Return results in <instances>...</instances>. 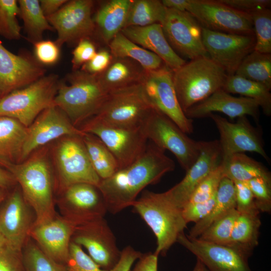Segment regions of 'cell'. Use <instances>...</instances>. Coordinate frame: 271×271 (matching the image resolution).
Wrapping results in <instances>:
<instances>
[{
	"mask_svg": "<svg viewBox=\"0 0 271 271\" xmlns=\"http://www.w3.org/2000/svg\"><path fill=\"white\" fill-rule=\"evenodd\" d=\"M112 56L109 51L103 49L97 51L94 57L81 67L88 73L98 75L103 72L110 64Z\"/></svg>",
	"mask_w": 271,
	"mask_h": 271,
	"instance_id": "816d5d0a",
	"label": "cell"
},
{
	"mask_svg": "<svg viewBox=\"0 0 271 271\" xmlns=\"http://www.w3.org/2000/svg\"><path fill=\"white\" fill-rule=\"evenodd\" d=\"M164 35L175 52L190 60L209 57L202 40V27L188 12L166 8L162 24Z\"/></svg>",
	"mask_w": 271,
	"mask_h": 271,
	"instance_id": "5bb4252c",
	"label": "cell"
},
{
	"mask_svg": "<svg viewBox=\"0 0 271 271\" xmlns=\"http://www.w3.org/2000/svg\"><path fill=\"white\" fill-rule=\"evenodd\" d=\"M142 254L131 246H126L121 251L117 263L109 271H130L132 264Z\"/></svg>",
	"mask_w": 271,
	"mask_h": 271,
	"instance_id": "db71d44e",
	"label": "cell"
},
{
	"mask_svg": "<svg viewBox=\"0 0 271 271\" xmlns=\"http://www.w3.org/2000/svg\"><path fill=\"white\" fill-rule=\"evenodd\" d=\"M222 152L218 140L201 141L199 155L194 164L186 172L183 179L166 191L170 200L182 209L192 194L205 178L221 164Z\"/></svg>",
	"mask_w": 271,
	"mask_h": 271,
	"instance_id": "ffe728a7",
	"label": "cell"
},
{
	"mask_svg": "<svg viewBox=\"0 0 271 271\" xmlns=\"http://www.w3.org/2000/svg\"><path fill=\"white\" fill-rule=\"evenodd\" d=\"M47 147L33 152L19 163L0 162L14 176L23 197L33 209V225L47 222L55 216L54 200V172L50 151Z\"/></svg>",
	"mask_w": 271,
	"mask_h": 271,
	"instance_id": "7a4b0ae2",
	"label": "cell"
},
{
	"mask_svg": "<svg viewBox=\"0 0 271 271\" xmlns=\"http://www.w3.org/2000/svg\"><path fill=\"white\" fill-rule=\"evenodd\" d=\"M235 187L236 209L239 213L259 214L253 194L245 182H233Z\"/></svg>",
	"mask_w": 271,
	"mask_h": 271,
	"instance_id": "bcb514c9",
	"label": "cell"
},
{
	"mask_svg": "<svg viewBox=\"0 0 271 271\" xmlns=\"http://www.w3.org/2000/svg\"><path fill=\"white\" fill-rule=\"evenodd\" d=\"M75 227L66 218L55 216L44 223L33 225L29 236L48 256L65 265Z\"/></svg>",
	"mask_w": 271,
	"mask_h": 271,
	"instance_id": "cb8c5ba5",
	"label": "cell"
},
{
	"mask_svg": "<svg viewBox=\"0 0 271 271\" xmlns=\"http://www.w3.org/2000/svg\"><path fill=\"white\" fill-rule=\"evenodd\" d=\"M143 127L148 140L160 149L171 152L186 172L197 160L201 141L189 137L161 111L153 108Z\"/></svg>",
	"mask_w": 271,
	"mask_h": 271,
	"instance_id": "9c48e42d",
	"label": "cell"
},
{
	"mask_svg": "<svg viewBox=\"0 0 271 271\" xmlns=\"http://www.w3.org/2000/svg\"><path fill=\"white\" fill-rule=\"evenodd\" d=\"M71 241L85 248L89 256L103 269L109 271L119 259L121 251L104 217L76 225Z\"/></svg>",
	"mask_w": 271,
	"mask_h": 271,
	"instance_id": "4fadbf2b",
	"label": "cell"
},
{
	"mask_svg": "<svg viewBox=\"0 0 271 271\" xmlns=\"http://www.w3.org/2000/svg\"><path fill=\"white\" fill-rule=\"evenodd\" d=\"M82 140L91 165L101 180L110 177L119 169L113 155L98 137L84 132Z\"/></svg>",
	"mask_w": 271,
	"mask_h": 271,
	"instance_id": "d6a6232c",
	"label": "cell"
},
{
	"mask_svg": "<svg viewBox=\"0 0 271 271\" xmlns=\"http://www.w3.org/2000/svg\"><path fill=\"white\" fill-rule=\"evenodd\" d=\"M96 52L95 45L89 39L80 40L72 52V63L73 69L78 70L91 60Z\"/></svg>",
	"mask_w": 271,
	"mask_h": 271,
	"instance_id": "f907efd6",
	"label": "cell"
},
{
	"mask_svg": "<svg viewBox=\"0 0 271 271\" xmlns=\"http://www.w3.org/2000/svg\"><path fill=\"white\" fill-rule=\"evenodd\" d=\"M164 7L180 11H186L189 0H163L161 1Z\"/></svg>",
	"mask_w": 271,
	"mask_h": 271,
	"instance_id": "680465c9",
	"label": "cell"
},
{
	"mask_svg": "<svg viewBox=\"0 0 271 271\" xmlns=\"http://www.w3.org/2000/svg\"><path fill=\"white\" fill-rule=\"evenodd\" d=\"M30 207L20 189H15L0 207V233L8 245L19 251L33 225Z\"/></svg>",
	"mask_w": 271,
	"mask_h": 271,
	"instance_id": "7402d4cb",
	"label": "cell"
},
{
	"mask_svg": "<svg viewBox=\"0 0 271 271\" xmlns=\"http://www.w3.org/2000/svg\"><path fill=\"white\" fill-rule=\"evenodd\" d=\"M153 108L173 121L186 134L193 132V119L188 118L178 100L173 80V70L165 65L146 71L140 82Z\"/></svg>",
	"mask_w": 271,
	"mask_h": 271,
	"instance_id": "8fae6325",
	"label": "cell"
},
{
	"mask_svg": "<svg viewBox=\"0 0 271 271\" xmlns=\"http://www.w3.org/2000/svg\"><path fill=\"white\" fill-rule=\"evenodd\" d=\"M27 127L18 120L0 115V162H21Z\"/></svg>",
	"mask_w": 271,
	"mask_h": 271,
	"instance_id": "f1b7e54d",
	"label": "cell"
},
{
	"mask_svg": "<svg viewBox=\"0 0 271 271\" xmlns=\"http://www.w3.org/2000/svg\"><path fill=\"white\" fill-rule=\"evenodd\" d=\"M83 136L62 137L54 142L50 155L60 189L77 183H85L98 186L100 178L88 158Z\"/></svg>",
	"mask_w": 271,
	"mask_h": 271,
	"instance_id": "52a82bcc",
	"label": "cell"
},
{
	"mask_svg": "<svg viewBox=\"0 0 271 271\" xmlns=\"http://www.w3.org/2000/svg\"><path fill=\"white\" fill-rule=\"evenodd\" d=\"M131 206L156 237L154 252L165 256L187 227L182 209L170 200L165 192L155 193L149 190L143 191Z\"/></svg>",
	"mask_w": 271,
	"mask_h": 271,
	"instance_id": "277c9868",
	"label": "cell"
},
{
	"mask_svg": "<svg viewBox=\"0 0 271 271\" xmlns=\"http://www.w3.org/2000/svg\"><path fill=\"white\" fill-rule=\"evenodd\" d=\"M235 207L234 182L223 177L217 189L215 202L212 210L204 218L195 223L187 236L192 238H198L211 223Z\"/></svg>",
	"mask_w": 271,
	"mask_h": 271,
	"instance_id": "4dcf8cb0",
	"label": "cell"
},
{
	"mask_svg": "<svg viewBox=\"0 0 271 271\" xmlns=\"http://www.w3.org/2000/svg\"><path fill=\"white\" fill-rule=\"evenodd\" d=\"M223 177L220 165L198 185L187 203L203 202L210 199L216 194L220 183Z\"/></svg>",
	"mask_w": 271,
	"mask_h": 271,
	"instance_id": "7bdbcfd3",
	"label": "cell"
},
{
	"mask_svg": "<svg viewBox=\"0 0 271 271\" xmlns=\"http://www.w3.org/2000/svg\"><path fill=\"white\" fill-rule=\"evenodd\" d=\"M0 271H25L22 251L6 243L0 249Z\"/></svg>",
	"mask_w": 271,
	"mask_h": 271,
	"instance_id": "c3c4849f",
	"label": "cell"
},
{
	"mask_svg": "<svg viewBox=\"0 0 271 271\" xmlns=\"http://www.w3.org/2000/svg\"><path fill=\"white\" fill-rule=\"evenodd\" d=\"M6 198V189L0 188V205Z\"/></svg>",
	"mask_w": 271,
	"mask_h": 271,
	"instance_id": "94428289",
	"label": "cell"
},
{
	"mask_svg": "<svg viewBox=\"0 0 271 271\" xmlns=\"http://www.w3.org/2000/svg\"><path fill=\"white\" fill-rule=\"evenodd\" d=\"M121 32L132 42L157 55L173 71L186 62L168 43L161 24L127 27L124 28Z\"/></svg>",
	"mask_w": 271,
	"mask_h": 271,
	"instance_id": "484cf974",
	"label": "cell"
},
{
	"mask_svg": "<svg viewBox=\"0 0 271 271\" xmlns=\"http://www.w3.org/2000/svg\"><path fill=\"white\" fill-rule=\"evenodd\" d=\"M158 256L155 252L143 254L130 271H158Z\"/></svg>",
	"mask_w": 271,
	"mask_h": 271,
	"instance_id": "11a10c76",
	"label": "cell"
},
{
	"mask_svg": "<svg viewBox=\"0 0 271 271\" xmlns=\"http://www.w3.org/2000/svg\"><path fill=\"white\" fill-rule=\"evenodd\" d=\"M16 183L15 178L9 171L0 167V188L6 189Z\"/></svg>",
	"mask_w": 271,
	"mask_h": 271,
	"instance_id": "6f0895ef",
	"label": "cell"
},
{
	"mask_svg": "<svg viewBox=\"0 0 271 271\" xmlns=\"http://www.w3.org/2000/svg\"><path fill=\"white\" fill-rule=\"evenodd\" d=\"M39 2L41 9L47 18L57 12L68 1L40 0Z\"/></svg>",
	"mask_w": 271,
	"mask_h": 271,
	"instance_id": "9f6ffc18",
	"label": "cell"
},
{
	"mask_svg": "<svg viewBox=\"0 0 271 271\" xmlns=\"http://www.w3.org/2000/svg\"><path fill=\"white\" fill-rule=\"evenodd\" d=\"M221 166L224 177L233 182H245L257 177L271 180L267 169L244 153H236L222 158Z\"/></svg>",
	"mask_w": 271,
	"mask_h": 271,
	"instance_id": "f546056e",
	"label": "cell"
},
{
	"mask_svg": "<svg viewBox=\"0 0 271 271\" xmlns=\"http://www.w3.org/2000/svg\"><path fill=\"white\" fill-rule=\"evenodd\" d=\"M227 74L209 57H202L186 62L173 71L176 95L185 111L222 89Z\"/></svg>",
	"mask_w": 271,
	"mask_h": 271,
	"instance_id": "5b68a950",
	"label": "cell"
},
{
	"mask_svg": "<svg viewBox=\"0 0 271 271\" xmlns=\"http://www.w3.org/2000/svg\"><path fill=\"white\" fill-rule=\"evenodd\" d=\"M259 214L239 213L235 222L228 245L251 255L258 244L261 226Z\"/></svg>",
	"mask_w": 271,
	"mask_h": 271,
	"instance_id": "836d02e7",
	"label": "cell"
},
{
	"mask_svg": "<svg viewBox=\"0 0 271 271\" xmlns=\"http://www.w3.org/2000/svg\"><path fill=\"white\" fill-rule=\"evenodd\" d=\"M192 271H209V270L199 260L197 259L196 264Z\"/></svg>",
	"mask_w": 271,
	"mask_h": 271,
	"instance_id": "91938a15",
	"label": "cell"
},
{
	"mask_svg": "<svg viewBox=\"0 0 271 271\" xmlns=\"http://www.w3.org/2000/svg\"><path fill=\"white\" fill-rule=\"evenodd\" d=\"M67 79L69 84L59 83L54 104L78 128L97 113L108 92L98 75L81 69L74 70L67 76Z\"/></svg>",
	"mask_w": 271,
	"mask_h": 271,
	"instance_id": "3957f363",
	"label": "cell"
},
{
	"mask_svg": "<svg viewBox=\"0 0 271 271\" xmlns=\"http://www.w3.org/2000/svg\"><path fill=\"white\" fill-rule=\"evenodd\" d=\"M175 168L174 161L166 156L165 151L151 143L133 163L100 180L98 187L107 211L116 214L131 206L147 186L158 183Z\"/></svg>",
	"mask_w": 271,
	"mask_h": 271,
	"instance_id": "6da1fadb",
	"label": "cell"
},
{
	"mask_svg": "<svg viewBox=\"0 0 271 271\" xmlns=\"http://www.w3.org/2000/svg\"><path fill=\"white\" fill-rule=\"evenodd\" d=\"M238 11L250 15L258 10L269 9L270 0H219Z\"/></svg>",
	"mask_w": 271,
	"mask_h": 271,
	"instance_id": "f5cc1de1",
	"label": "cell"
},
{
	"mask_svg": "<svg viewBox=\"0 0 271 271\" xmlns=\"http://www.w3.org/2000/svg\"><path fill=\"white\" fill-rule=\"evenodd\" d=\"M208 117L214 121L219 133L218 140L222 158L236 153L254 152L269 162L261 135L250 123L246 116L237 118L231 122L225 118L214 114Z\"/></svg>",
	"mask_w": 271,
	"mask_h": 271,
	"instance_id": "ac0fdd59",
	"label": "cell"
},
{
	"mask_svg": "<svg viewBox=\"0 0 271 271\" xmlns=\"http://www.w3.org/2000/svg\"><path fill=\"white\" fill-rule=\"evenodd\" d=\"M38 61L45 65L56 63L60 56V47L51 40H41L33 44Z\"/></svg>",
	"mask_w": 271,
	"mask_h": 271,
	"instance_id": "681fc988",
	"label": "cell"
},
{
	"mask_svg": "<svg viewBox=\"0 0 271 271\" xmlns=\"http://www.w3.org/2000/svg\"><path fill=\"white\" fill-rule=\"evenodd\" d=\"M20 11L18 1L0 0V36L8 40L21 37V27L17 20Z\"/></svg>",
	"mask_w": 271,
	"mask_h": 271,
	"instance_id": "b9f144b4",
	"label": "cell"
},
{
	"mask_svg": "<svg viewBox=\"0 0 271 271\" xmlns=\"http://www.w3.org/2000/svg\"><path fill=\"white\" fill-rule=\"evenodd\" d=\"M18 3L19 15L24 22L29 41L34 44L41 41L45 31L54 30L44 14L39 1L19 0Z\"/></svg>",
	"mask_w": 271,
	"mask_h": 271,
	"instance_id": "d590c367",
	"label": "cell"
},
{
	"mask_svg": "<svg viewBox=\"0 0 271 271\" xmlns=\"http://www.w3.org/2000/svg\"><path fill=\"white\" fill-rule=\"evenodd\" d=\"M131 0H110L103 3L93 18L107 44L124 28Z\"/></svg>",
	"mask_w": 271,
	"mask_h": 271,
	"instance_id": "4316f807",
	"label": "cell"
},
{
	"mask_svg": "<svg viewBox=\"0 0 271 271\" xmlns=\"http://www.w3.org/2000/svg\"><path fill=\"white\" fill-rule=\"evenodd\" d=\"M22 253L25 271H67L65 265L48 256L30 236Z\"/></svg>",
	"mask_w": 271,
	"mask_h": 271,
	"instance_id": "f35d334b",
	"label": "cell"
},
{
	"mask_svg": "<svg viewBox=\"0 0 271 271\" xmlns=\"http://www.w3.org/2000/svg\"><path fill=\"white\" fill-rule=\"evenodd\" d=\"M253 23L255 43L254 51L271 54V11L258 10L250 14Z\"/></svg>",
	"mask_w": 271,
	"mask_h": 271,
	"instance_id": "60d3db41",
	"label": "cell"
},
{
	"mask_svg": "<svg viewBox=\"0 0 271 271\" xmlns=\"http://www.w3.org/2000/svg\"><path fill=\"white\" fill-rule=\"evenodd\" d=\"M153 108L139 83L108 92L93 117L109 125L137 127L143 125Z\"/></svg>",
	"mask_w": 271,
	"mask_h": 271,
	"instance_id": "ba28073f",
	"label": "cell"
},
{
	"mask_svg": "<svg viewBox=\"0 0 271 271\" xmlns=\"http://www.w3.org/2000/svg\"><path fill=\"white\" fill-rule=\"evenodd\" d=\"M166 8L159 0H131L124 28L163 23Z\"/></svg>",
	"mask_w": 271,
	"mask_h": 271,
	"instance_id": "8d00e7d4",
	"label": "cell"
},
{
	"mask_svg": "<svg viewBox=\"0 0 271 271\" xmlns=\"http://www.w3.org/2000/svg\"><path fill=\"white\" fill-rule=\"evenodd\" d=\"M98 137L116 159L119 169L137 160L145 151L148 141L143 125L123 127L106 124L92 117L78 127Z\"/></svg>",
	"mask_w": 271,
	"mask_h": 271,
	"instance_id": "30bf717a",
	"label": "cell"
},
{
	"mask_svg": "<svg viewBox=\"0 0 271 271\" xmlns=\"http://www.w3.org/2000/svg\"><path fill=\"white\" fill-rule=\"evenodd\" d=\"M62 191L65 218L76 225L104 217L107 212L103 196L97 186L80 183Z\"/></svg>",
	"mask_w": 271,
	"mask_h": 271,
	"instance_id": "44dd1931",
	"label": "cell"
},
{
	"mask_svg": "<svg viewBox=\"0 0 271 271\" xmlns=\"http://www.w3.org/2000/svg\"><path fill=\"white\" fill-rule=\"evenodd\" d=\"M202 40L209 57L234 75L244 58L254 50V36L228 34L202 28Z\"/></svg>",
	"mask_w": 271,
	"mask_h": 271,
	"instance_id": "e0dca14e",
	"label": "cell"
},
{
	"mask_svg": "<svg viewBox=\"0 0 271 271\" xmlns=\"http://www.w3.org/2000/svg\"><path fill=\"white\" fill-rule=\"evenodd\" d=\"M65 266L67 271H108L101 268L81 246L72 241Z\"/></svg>",
	"mask_w": 271,
	"mask_h": 271,
	"instance_id": "ee69618b",
	"label": "cell"
},
{
	"mask_svg": "<svg viewBox=\"0 0 271 271\" xmlns=\"http://www.w3.org/2000/svg\"><path fill=\"white\" fill-rule=\"evenodd\" d=\"M271 89V54L252 51L241 62L235 73Z\"/></svg>",
	"mask_w": 271,
	"mask_h": 271,
	"instance_id": "74e56055",
	"label": "cell"
},
{
	"mask_svg": "<svg viewBox=\"0 0 271 271\" xmlns=\"http://www.w3.org/2000/svg\"><path fill=\"white\" fill-rule=\"evenodd\" d=\"M259 106L254 99L235 97L222 89L218 90L201 102L187 110L185 114L190 119L208 116L215 112H221L231 119L249 115L256 121L259 118Z\"/></svg>",
	"mask_w": 271,
	"mask_h": 271,
	"instance_id": "d4e9b609",
	"label": "cell"
},
{
	"mask_svg": "<svg viewBox=\"0 0 271 271\" xmlns=\"http://www.w3.org/2000/svg\"><path fill=\"white\" fill-rule=\"evenodd\" d=\"M250 188L259 212L271 211V180L257 177L245 182Z\"/></svg>",
	"mask_w": 271,
	"mask_h": 271,
	"instance_id": "f6af8a7d",
	"label": "cell"
},
{
	"mask_svg": "<svg viewBox=\"0 0 271 271\" xmlns=\"http://www.w3.org/2000/svg\"><path fill=\"white\" fill-rule=\"evenodd\" d=\"M222 89L255 100L266 116L271 115V93L264 85L234 74L228 75Z\"/></svg>",
	"mask_w": 271,
	"mask_h": 271,
	"instance_id": "e575fe53",
	"label": "cell"
},
{
	"mask_svg": "<svg viewBox=\"0 0 271 271\" xmlns=\"http://www.w3.org/2000/svg\"><path fill=\"white\" fill-rule=\"evenodd\" d=\"M59 83L58 75L50 74L11 92L0 99V115L14 118L29 127L54 104Z\"/></svg>",
	"mask_w": 271,
	"mask_h": 271,
	"instance_id": "8992f818",
	"label": "cell"
},
{
	"mask_svg": "<svg viewBox=\"0 0 271 271\" xmlns=\"http://www.w3.org/2000/svg\"><path fill=\"white\" fill-rule=\"evenodd\" d=\"M239 214L236 208L231 210L211 223L197 238L208 242L228 245Z\"/></svg>",
	"mask_w": 271,
	"mask_h": 271,
	"instance_id": "ab89813d",
	"label": "cell"
},
{
	"mask_svg": "<svg viewBox=\"0 0 271 271\" xmlns=\"http://www.w3.org/2000/svg\"><path fill=\"white\" fill-rule=\"evenodd\" d=\"M179 243L199 260L209 271H251V255L234 246L219 244L189 237L184 233Z\"/></svg>",
	"mask_w": 271,
	"mask_h": 271,
	"instance_id": "d6986e66",
	"label": "cell"
},
{
	"mask_svg": "<svg viewBox=\"0 0 271 271\" xmlns=\"http://www.w3.org/2000/svg\"><path fill=\"white\" fill-rule=\"evenodd\" d=\"M92 0L68 1L57 12L46 18L57 31L55 42L60 47L65 43L77 44L89 39L95 26L92 17Z\"/></svg>",
	"mask_w": 271,
	"mask_h": 271,
	"instance_id": "9a60e30c",
	"label": "cell"
},
{
	"mask_svg": "<svg viewBox=\"0 0 271 271\" xmlns=\"http://www.w3.org/2000/svg\"><path fill=\"white\" fill-rule=\"evenodd\" d=\"M6 243V240L0 233V249Z\"/></svg>",
	"mask_w": 271,
	"mask_h": 271,
	"instance_id": "6125c7cd",
	"label": "cell"
},
{
	"mask_svg": "<svg viewBox=\"0 0 271 271\" xmlns=\"http://www.w3.org/2000/svg\"><path fill=\"white\" fill-rule=\"evenodd\" d=\"M45 72L34 60L12 53L0 42V99L43 77Z\"/></svg>",
	"mask_w": 271,
	"mask_h": 271,
	"instance_id": "603a6c76",
	"label": "cell"
},
{
	"mask_svg": "<svg viewBox=\"0 0 271 271\" xmlns=\"http://www.w3.org/2000/svg\"><path fill=\"white\" fill-rule=\"evenodd\" d=\"M215 199L216 194L207 201L187 203L184 205L182 209V212L187 223L190 222L196 223L207 215L212 210Z\"/></svg>",
	"mask_w": 271,
	"mask_h": 271,
	"instance_id": "7dc6e473",
	"label": "cell"
},
{
	"mask_svg": "<svg viewBox=\"0 0 271 271\" xmlns=\"http://www.w3.org/2000/svg\"><path fill=\"white\" fill-rule=\"evenodd\" d=\"M108 45L113 57L132 59L146 71L156 70L165 65L159 57L132 42L121 32L115 36Z\"/></svg>",
	"mask_w": 271,
	"mask_h": 271,
	"instance_id": "1f68e13d",
	"label": "cell"
},
{
	"mask_svg": "<svg viewBox=\"0 0 271 271\" xmlns=\"http://www.w3.org/2000/svg\"><path fill=\"white\" fill-rule=\"evenodd\" d=\"M145 71L138 63L132 59L112 57L106 69L98 76L102 86L108 93L139 83Z\"/></svg>",
	"mask_w": 271,
	"mask_h": 271,
	"instance_id": "83f0119b",
	"label": "cell"
},
{
	"mask_svg": "<svg viewBox=\"0 0 271 271\" xmlns=\"http://www.w3.org/2000/svg\"><path fill=\"white\" fill-rule=\"evenodd\" d=\"M84 133L59 107L53 104L44 110L27 127L21 162L35 151L62 137Z\"/></svg>",
	"mask_w": 271,
	"mask_h": 271,
	"instance_id": "2e32d148",
	"label": "cell"
},
{
	"mask_svg": "<svg viewBox=\"0 0 271 271\" xmlns=\"http://www.w3.org/2000/svg\"><path fill=\"white\" fill-rule=\"evenodd\" d=\"M186 12L203 28L219 32L254 36L251 15L219 0H189Z\"/></svg>",
	"mask_w": 271,
	"mask_h": 271,
	"instance_id": "7c38bea8",
	"label": "cell"
}]
</instances>
